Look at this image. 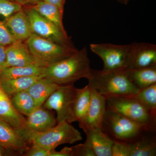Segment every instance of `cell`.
Instances as JSON below:
<instances>
[{"instance_id": "24", "label": "cell", "mask_w": 156, "mask_h": 156, "mask_svg": "<svg viewBox=\"0 0 156 156\" xmlns=\"http://www.w3.org/2000/svg\"><path fill=\"white\" fill-rule=\"evenodd\" d=\"M46 67L39 66H12L0 72V80H8L23 77L43 76Z\"/></svg>"}, {"instance_id": "17", "label": "cell", "mask_w": 156, "mask_h": 156, "mask_svg": "<svg viewBox=\"0 0 156 156\" xmlns=\"http://www.w3.org/2000/svg\"><path fill=\"white\" fill-rule=\"evenodd\" d=\"M0 120L5 122L19 132L25 128L26 119L17 111L10 97L0 86Z\"/></svg>"}, {"instance_id": "31", "label": "cell", "mask_w": 156, "mask_h": 156, "mask_svg": "<svg viewBox=\"0 0 156 156\" xmlns=\"http://www.w3.org/2000/svg\"><path fill=\"white\" fill-rule=\"evenodd\" d=\"M72 156H95L91 149L84 144H77L72 147Z\"/></svg>"}, {"instance_id": "29", "label": "cell", "mask_w": 156, "mask_h": 156, "mask_svg": "<svg viewBox=\"0 0 156 156\" xmlns=\"http://www.w3.org/2000/svg\"><path fill=\"white\" fill-rule=\"evenodd\" d=\"M112 156H130V149L128 143L113 140Z\"/></svg>"}, {"instance_id": "6", "label": "cell", "mask_w": 156, "mask_h": 156, "mask_svg": "<svg viewBox=\"0 0 156 156\" xmlns=\"http://www.w3.org/2000/svg\"><path fill=\"white\" fill-rule=\"evenodd\" d=\"M106 104V110L117 113L150 129L156 130V117L149 112L133 96L107 98Z\"/></svg>"}, {"instance_id": "1", "label": "cell", "mask_w": 156, "mask_h": 156, "mask_svg": "<svg viewBox=\"0 0 156 156\" xmlns=\"http://www.w3.org/2000/svg\"><path fill=\"white\" fill-rule=\"evenodd\" d=\"M92 69L87 47L69 57L47 66L43 77L59 86L73 85L82 78L87 79Z\"/></svg>"}, {"instance_id": "9", "label": "cell", "mask_w": 156, "mask_h": 156, "mask_svg": "<svg viewBox=\"0 0 156 156\" xmlns=\"http://www.w3.org/2000/svg\"><path fill=\"white\" fill-rule=\"evenodd\" d=\"M28 16L33 34L58 44L74 47L67 34L63 33L55 24L29 6H23Z\"/></svg>"}, {"instance_id": "25", "label": "cell", "mask_w": 156, "mask_h": 156, "mask_svg": "<svg viewBox=\"0 0 156 156\" xmlns=\"http://www.w3.org/2000/svg\"><path fill=\"white\" fill-rule=\"evenodd\" d=\"M10 98L14 108L23 115L27 116L37 108L33 98L27 91L18 92Z\"/></svg>"}, {"instance_id": "10", "label": "cell", "mask_w": 156, "mask_h": 156, "mask_svg": "<svg viewBox=\"0 0 156 156\" xmlns=\"http://www.w3.org/2000/svg\"><path fill=\"white\" fill-rule=\"evenodd\" d=\"M90 87V105L86 115L79 122L80 128L84 131L92 128H101L106 111V98Z\"/></svg>"}, {"instance_id": "11", "label": "cell", "mask_w": 156, "mask_h": 156, "mask_svg": "<svg viewBox=\"0 0 156 156\" xmlns=\"http://www.w3.org/2000/svg\"><path fill=\"white\" fill-rule=\"evenodd\" d=\"M156 66V46L141 42L130 44L127 69H137Z\"/></svg>"}, {"instance_id": "2", "label": "cell", "mask_w": 156, "mask_h": 156, "mask_svg": "<svg viewBox=\"0 0 156 156\" xmlns=\"http://www.w3.org/2000/svg\"><path fill=\"white\" fill-rule=\"evenodd\" d=\"M87 79L89 86L106 98L132 97L140 90L131 82L126 69L108 71L92 69Z\"/></svg>"}, {"instance_id": "28", "label": "cell", "mask_w": 156, "mask_h": 156, "mask_svg": "<svg viewBox=\"0 0 156 156\" xmlns=\"http://www.w3.org/2000/svg\"><path fill=\"white\" fill-rule=\"evenodd\" d=\"M17 41L5 23L0 20V46L7 47Z\"/></svg>"}, {"instance_id": "37", "label": "cell", "mask_w": 156, "mask_h": 156, "mask_svg": "<svg viewBox=\"0 0 156 156\" xmlns=\"http://www.w3.org/2000/svg\"><path fill=\"white\" fill-rule=\"evenodd\" d=\"M116 1L121 4L126 5L128 4L130 0H116Z\"/></svg>"}, {"instance_id": "33", "label": "cell", "mask_w": 156, "mask_h": 156, "mask_svg": "<svg viewBox=\"0 0 156 156\" xmlns=\"http://www.w3.org/2000/svg\"><path fill=\"white\" fill-rule=\"evenodd\" d=\"M51 156H72V150L71 147H65L59 151L56 150H52Z\"/></svg>"}, {"instance_id": "7", "label": "cell", "mask_w": 156, "mask_h": 156, "mask_svg": "<svg viewBox=\"0 0 156 156\" xmlns=\"http://www.w3.org/2000/svg\"><path fill=\"white\" fill-rule=\"evenodd\" d=\"M90 50L103 61L102 70L127 69L130 52V44L115 45L111 44H92Z\"/></svg>"}, {"instance_id": "19", "label": "cell", "mask_w": 156, "mask_h": 156, "mask_svg": "<svg viewBox=\"0 0 156 156\" xmlns=\"http://www.w3.org/2000/svg\"><path fill=\"white\" fill-rule=\"evenodd\" d=\"M59 85L44 77L33 84L27 91L33 98L37 107L42 106Z\"/></svg>"}, {"instance_id": "23", "label": "cell", "mask_w": 156, "mask_h": 156, "mask_svg": "<svg viewBox=\"0 0 156 156\" xmlns=\"http://www.w3.org/2000/svg\"><path fill=\"white\" fill-rule=\"evenodd\" d=\"M42 77H44L43 76L0 80V86L3 91L10 98L18 92L27 91L33 84Z\"/></svg>"}, {"instance_id": "21", "label": "cell", "mask_w": 156, "mask_h": 156, "mask_svg": "<svg viewBox=\"0 0 156 156\" xmlns=\"http://www.w3.org/2000/svg\"><path fill=\"white\" fill-rule=\"evenodd\" d=\"M91 101V91L89 85L82 89H77L76 95L68 123L80 122L87 111Z\"/></svg>"}, {"instance_id": "26", "label": "cell", "mask_w": 156, "mask_h": 156, "mask_svg": "<svg viewBox=\"0 0 156 156\" xmlns=\"http://www.w3.org/2000/svg\"><path fill=\"white\" fill-rule=\"evenodd\" d=\"M133 97L149 112L156 117V83L140 90Z\"/></svg>"}, {"instance_id": "5", "label": "cell", "mask_w": 156, "mask_h": 156, "mask_svg": "<svg viewBox=\"0 0 156 156\" xmlns=\"http://www.w3.org/2000/svg\"><path fill=\"white\" fill-rule=\"evenodd\" d=\"M30 53L45 67L68 58L77 50L32 34L25 41Z\"/></svg>"}, {"instance_id": "3", "label": "cell", "mask_w": 156, "mask_h": 156, "mask_svg": "<svg viewBox=\"0 0 156 156\" xmlns=\"http://www.w3.org/2000/svg\"><path fill=\"white\" fill-rule=\"evenodd\" d=\"M18 133L27 143L49 150L56 149L58 146L73 144L83 139L80 132L67 122L57 123L47 131L42 132L23 130Z\"/></svg>"}, {"instance_id": "36", "label": "cell", "mask_w": 156, "mask_h": 156, "mask_svg": "<svg viewBox=\"0 0 156 156\" xmlns=\"http://www.w3.org/2000/svg\"><path fill=\"white\" fill-rule=\"evenodd\" d=\"M9 151L8 150L6 149L5 147L0 145V156L8 155V154H9V153H8Z\"/></svg>"}, {"instance_id": "18", "label": "cell", "mask_w": 156, "mask_h": 156, "mask_svg": "<svg viewBox=\"0 0 156 156\" xmlns=\"http://www.w3.org/2000/svg\"><path fill=\"white\" fill-rule=\"evenodd\" d=\"M155 130L146 131L134 141L128 143L130 156H156Z\"/></svg>"}, {"instance_id": "14", "label": "cell", "mask_w": 156, "mask_h": 156, "mask_svg": "<svg viewBox=\"0 0 156 156\" xmlns=\"http://www.w3.org/2000/svg\"><path fill=\"white\" fill-rule=\"evenodd\" d=\"M28 144L14 128L0 120V145L14 154H23Z\"/></svg>"}, {"instance_id": "4", "label": "cell", "mask_w": 156, "mask_h": 156, "mask_svg": "<svg viewBox=\"0 0 156 156\" xmlns=\"http://www.w3.org/2000/svg\"><path fill=\"white\" fill-rule=\"evenodd\" d=\"M101 128L113 140L127 143L134 141L146 131L155 130L108 110L105 112Z\"/></svg>"}, {"instance_id": "38", "label": "cell", "mask_w": 156, "mask_h": 156, "mask_svg": "<svg viewBox=\"0 0 156 156\" xmlns=\"http://www.w3.org/2000/svg\"><path fill=\"white\" fill-rule=\"evenodd\" d=\"M11 1H14V0H11Z\"/></svg>"}, {"instance_id": "15", "label": "cell", "mask_w": 156, "mask_h": 156, "mask_svg": "<svg viewBox=\"0 0 156 156\" xmlns=\"http://www.w3.org/2000/svg\"><path fill=\"white\" fill-rule=\"evenodd\" d=\"M57 124L56 118L49 110L42 106L37 108L26 119L25 131L42 132Z\"/></svg>"}, {"instance_id": "20", "label": "cell", "mask_w": 156, "mask_h": 156, "mask_svg": "<svg viewBox=\"0 0 156 156\" xmlns=\"http://www.w3.org/2000/svg\"><path fill=\"white\" fill-rule=\"evenodd\" d=\"M28 6L55 24L63 33L67 34L62 22L63 11L57 6L43 1H37Z\"/></svg>"}, {"instance_id": "27", "label": "cell", "mask_w": 156, "mask_h": 156, "mask_svg": "<svg viewBox=\"0 0 156 156\" xmlns=\"http://www.w3.org/2000/svg\"><path fill=\"white\" fill-rule=\"evenodd\" d=\"M23 9L22 5L11 0H0V15L8 18Z\"/></svg>"}, {"instance_id": "12", "label": "cell", "mask_w": 156, "mask_h": 156, "mask_svg": "<svg viewBox=\"0 0 156 156\" xmlns=\"http://www.w3.org/2000/svg\"><path fill=\"white\" fill-rule=\"evenodd\" d=\"M6 55V68L12 66L45 67L30 53L25 42L17 41L7 46Z\"/></svg>"}, {"instance_id": "22", "label": "cell", "mask_w": 156, "mask_h": 156, "mask_svg": "<svg viewBox=\"0 0 156 156\" xmlns=\"http://www.w3.org/2000/svg\"><path fill=\"white\" fill-rule=\"evenodd\" d=\"M131 82L139 90L156 83V66L137 69H126Z\"/></svg>"}, {"instance_id": "34", "label": "cell", "mask_w": 156, "mask_h": 156, "mask_svg": "<svg viewBox=\"0 0 156 156\" xmlns=\"http://www.w3.org/2000/svg\"><path fill=\"white\" fill-rule=\"evenodd\" d=\"M47 2L50 3L52 5L57 6L60 10L64 11V6L65 0H40Z\"/></svg>"}, {"instance_id": "32", "label": "cell", "mask_w": 156, "mask_h": 156, "mask_svg": "<svg viewBox=\"0 0 156 156\" xmlns=\"http://www.w3.org/2000/svg\"><path fill=\"white\" fill-rule=\"evenodd\" d=\"M5 46H0V72L6 68L7 55Z\"/></svg>"}, {"instance_id": "35", "label": "cell", "mask_w": 156, "mask_h": 156, "mask_svg": "<svg viewBox=\"0 0 156 156\" xmlns=\"http://www.w3.org/2000/svg\"><path fill=\"white\" fill-rule=\"evenodd\" d=\"M14 1L19 3L23 6H24L30 5L40 0H14Z\"/></svg>"}, {"instance_id": "13", "label": "cell", "mask_w": 156, "mask_h": 156, "mask_svg": "<svg viewBox=\"0 0 156 156\" xmlns=\"http://www.w3.org/2000/svg\"><path fill=\"white\" fill-rule=\"evenodd\" d=\"M84 132L87 139L84 144L91 149L95 156H112L113 140L101 128H92Z\"/></svg>"}, {"instance_id": "30", "label": "cell", "mask_w": 156, "mask_h": 156, "mask_svg": "<svg viewBox=\"0 0 156 156\" xmlns=\"http://www.w3.org/2000/svg\"><path fill=\"white\" fill-rule=\"evenodd\" d=\"M52 150H49L39 146L32 144L29 147L23 156H51Z\"/></svg>"}, {"instance_id": "8", "label": "cell", "mask_w": 156, "mask_h": 156, "mask_svg": "<svg viewBox=\"0 0 156 156\" xmlns=\"http://www.w3.org/2000/svg\"><path fill=\"white\" fill-rule=\"evenodd\" d=\"M77 88L73 85L59 86L42 105L44 108L56 112L57 123L68 122L76 95Z\"/></svg>"}, {"instance_id": "16", "label": "cell", "mask_w": 156, "mask_h": 156, "mask_svg": "<svg viewBox=\"0 0 156 156\" xmlns=\"http://www.w3.org/2000/svg\"><path fill=\"white\" fill-rule=\"evenodd\" d=\"M4 22L17 41L25 42L33 34L29 19L23 9L5 18Z\"/></svg>"}]
</instances>
